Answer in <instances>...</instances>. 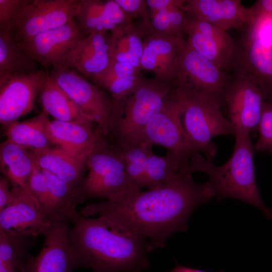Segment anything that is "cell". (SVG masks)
<instances>
[{
  "mask_svg": "<svg viewBox=\"0 0 272 272\" xmlns=\"http://www.w3.org/2000/svg\"><path fill=\"white\" fill-rule=\"evenodd\" d=\"M193 173L190 168L160 187L119 200L92 203L80 213L87 217L98 215L110 229L140 234L155 249L163 248L170 236L188 230L195 209L215 197L210 182H195Z\"/></svg>",
  "mask_w": 272,
  "mask_h": 272,
  "instance_id": "cell-1",
  "label": "cell"
},
{
  "mask_svg": "<svg viewBox=\"0 0 272 272\" xmlns=\"http://www.w3.org/2000/svg\"><path fill=\"white\" fill-rule=\"evenodd\" d=\"M71 222L69 242L83 267L93 272H144L150 267L148 255L155 248L146 237L110 229L99 218L77 211Z\"/></svg>",
  "mask_w": 272,
  "mask_h": 272,
  "instance_id": "cell-2",
  "label": "cell"
},
{
  "mask_svg": "<svg viewBox=\"0 0 272 272\" xmlns=\"http://www.w3.org/2000/svg\"><path fill=\"white\" fill-rule=\"evenodd\" d=\"M250 134L242 128H234L233 152L224 164L216 166L212 160L197 153L191 156L190 165L193 172H202L209 177L218 200L227 198L242 200L258 208L267 218H271L272 211L264 204L257 185L254 150Z\"/></svg>",
  "mask_w": 272,
  "mask_h": 272,
  "instance_id": "cell-3",
  "label": "cell"
},
{
  "mask_svg": "<svg viewBox=\"0 0 272 272\" xmlns=\"http://www.w3.org/2000/svg\"><path fill=\"white\" fill-rule=\"evenodd\" d=\"M177 88L182 103L181 119L186 140L196 153H202L212 161L218 150L212 139L233 135V126L213 98L185 85L177 84Z\"/></svg>",
  "mask_w": 272,
  "mask_h": 272,
  "instance_id": "cell-4",
  "label": "cell"
},
{
  "mask_svg": "<svg viewBox=\"0 0 272 272\" xmlns=\"http://www.w3.org/2000/svg\"><path fill=\"white\" fill-rule=\"evenodd\" d=\"M158 77H143L133 92L121 105L112 133L119 147L135 144L142 139L145 128L162 108L165 99L177 85Z\"/></svg>",
  "mask_w": 272,
  "mask_h": 272,
  "instance_id": "cell-5",
  "label": "cell"
},
{
  "mask_svg": "<svg viewBox=\"0 0 272 272\" xmlns=\"http://www.w3.org/2000/svg\"><path fill=\"white\" fill-rule=\"evenodd\" d=\"M89 173L77 190L78 202L89 198L123 199L141 191L130 179L120 153L104 151L87 164Z\"/></svg>",
  "mask_w": 272,
  "mask_h": 272,
  "instance_id": "cell-6",
  "label": "cell"
},
{
  "mask_svg": "<svg viewBox=\"0 0 272 272\" xmlns=\"http://www.w3.org/2000/svg\"><path fill=\"white\" fill-rule=\"evenodd\" d=\"M49 73L81 111L93 119L104 135L112 133L119 109L110 96L74 70L56 65L51 67Z\"/></svg>",
  "mask_w": 272,
  "mask_h": 272,
  "instance_id": "cell-7",
  "label": "cell"
},
{
  "mask_svg": "<svg viewBox=\"0 0 272 272\" xmlns=\"http://www.w3.org/2000/svg\"><path fill=\"white\" fill-rule=\"evenodd\" d=\"M80 0H33L18 14L5 32L18 43L75 19Z\"/></svg>",
  "mask_w": 272,
  "mask_h": 272,
  "instance_id": "cell-8",
  "label": "cell"
},
{
  "mask_svg": "<svg viewBox=\"0 0 272 272\" xmlns=\"http://www.w3.org/2000/svg\"><path fill=\"white\" fill-rule=\"evenodd\" d=\"M52 224L28 186L13 185L7 206L0 212V229L10 235H44Z\"/></svg>",
  "mask_w": 272,
  "mask_h": 272,
  "instance_id": "cell-9",
  "label": "cell"
},
{
  "mask_svg": "<svg viewBox=\"0 0 272 272\" xmlns=\"http://www.w3.org/2000/svg\"><path fill=\"white\" fill-rule=\"evenodd\" d=\"M176 81L178 85L209 96L221 106L231 79L214 62L189 47L186 42L179 55Z\"/></svg>",
  "mask_w": 272,
  "mask_h": 272,
  "instance_id": "cell-10",
  "label": "cell"
},
{
  "mask_svg": "<svg viewBox=\"0 0 272 272\" xmlns=\"http://www.w3.org/2000/svg\"><path fill=\"white\" fill-rule=\"evenodd\" d=\"M267 97L253 79L236 72L231 79L224 102L233 128H240L250 133L257 131Z\"/></svg>",
  "mask_w": 272,
  "mask_h": 272,
  "instance_id": "cell-11",
  "label": "cell"
},
{
  "mask_svg": "<svg viewBox=\"0 0 272 272\" xmlns=\"http://www.w3.org/2000/svg\"><path fill=\"white\" fill-rule=\"evenodd\" d=\"M182 103L177 85L166 97L162 108L146 125L142 140L169 151L196 153L188 143L183 130Z\"/></svg>",
  "mask_w": 272,
  "mask_h": 272,
  "instance_id": "cell-12",
  "label": "cell"
},
{
  "mask_svg": "<svg viewBox=\"0 0 272 272\" xmlns=\"http://www.w3.org/2000/svg\"><path fill=\"white\" fill-rule=\"evenodd\" d=\"M47 71L0 81V123L7 127L33 109Z\"/></svg>",
  "mask_w": 272,
  "mask_h": 272,
  "instance_id": "cell-13",
  "label": "cell"
},
{
  "mask_svg": "<svg viewBox=\"0 0 272 272\" xmlns=\"http://www.w3.org/2000/svg\"><path fill=\"white\" fill-rule=\"evenodd\" d=\"M85 37L76 20L41 33L25 43H18L30 58L45 67L58 65Z\"/></svg>",
  "mask_w": 272,
  "mask_h": 272,
  "instance_id": "cell-14",
  "label": "cell"
},
{
  "mask_svg": "<svg viewBox=\"0 0 272 272\" xmlns=\"http://www.w3.org/2000/svg\"><path fill=\"white\" fill-rule=\"evenodd\" d=\"M185 34L188 35L189 46L221 70L224 71L232 65L236 50L226 31L189 16Z\"/></svg>",
  "mask_w": 272,
  "mask_h": 272,
  "instance_id": "cell-15",
  "label": "cell"
},
{
  "mask_svg": "<svg viewBox=\"0 0 272 272\" xmlns=\"http://www.w3.org/2000/svg\"><path fill=\"white\" fill-rule=\"evenodd\" d=\"M186 42L184 36L145 33L140 68L165 81H176L180 52Z\"/></svg>",
  "mask_w": 272,
  "mask_h": 272,
  "instance_id": "cell-16",
  "label": "cell"
},
{
  "mask_svg": "<svg viewBox=\"0 0 272 272\" xmlns=\"http://www.w3.org/2000/svg\"><path fill=\"white\" fill-rule=\"evenodd\" d=\"M183 9L190 17L209 23L224 31H247L253 19L250 8L239 0H188Z\"/></svg>",
  "mask_w": 272,
  "mask_h": 272,
  "instance_id": "cell-17",
  "label": "cell"
},
{
  "mask_svg": "<svg viewBox=\"0 0 272 272\" xmlns=\"http://www.w3.org/2000/svg\"><path fill=\"white\" fill-rule=\"evenodd\" d=\"M69 228L52 226L43 235L44 241L39 254L31 256L26 263L24 272H72L82 267L70 246Z\"/></svg>",
  "mask_w": 272,
  "mask_h": 272,
  "instance_id": "cell-18",
  "label": "cell"
},
{
  "mask_svg": "<svg viewBox=\"0 0 272 272\" xmlns=\"http://www.w3.org/2000/svg\"><path fill=\"white\" fill-rule=\"evenodd\" d=\"M246 34L232 65L236 72L253 79L267 97L272 96V46L249 30Z\"/></svg>",
  "mask_w": 272,
  "mask_h": 272,
  "instance_id": "cell-19",
  "label": "cell"
},
{
  "mask_svg": "<svg viewBox=\"0 0 272 272\" xmlns=\"http://www.w3.org/2000/svg\"><path fill=\"white\" fill-rule=\"evenodd\" d=\"M108 38L106 33H101L83 37L58 66L77 70L84 76L94 80L110 63Z\"/></svg>",
  "mask_w": 272,
  "mask_h": 272,
  "instance_id": "cell-20",
  "label": "cell"
},
{
  "mask_svg": "<svg viewBox=\"0 0 272 272\" xmlns=\"http://www.w3.org/2000/svg\"><path fill=\"white\" fill-rule=\"evenodd\" d=\"M75 20L85 36L111 33L132 23L115 0H80Z\"/></svg>",
  "mask_w": 272,
  "mask_h": 272,
  "instance_id": "cell-21",
  "label": "cell"
},
{
  "mask_svg": "<svg viewBox=\"0 0 272 272\" xmlns=\"http://www.w3.org/2000/svg\"><path fill=\"white\" fill-rule=\"evenodd\" d=\"M185 1L146 0L149 16L141 20L138 26L143 34L152 33L171 36H182L188 22L183 9Z\"/></svg>",
  "mask_w": 272,
  "mask_h": 272,
  "instance_id": "cell-22",
  "label": "cell"
},
{
  "mask_svg": "<svg viewBox=\"0 0 272 272\" xmlns=\"http://www.w3.org/2000/svg\"><path fill=\"white\" fill-rule=\"evenodd\" d=\"M29 150L36 167L52 173L78 190L84 180L87 161L60 147Z\"/></svg>",
  "mask_w": 272,
  "mask_h": 272,
  "instance_id": "cell-23",
  "label": "cell"
},
{
  "mask_svg": "<svg viewBox=\"0 0 272 272\" xmlns=\"http://www.w3.org/2000/svg\"><path fill=\"white\" fill-rule=\"evenodd\" d=\"M50 130L54 144L87 161L101 130L93 124L76 121H50Z\"/></svg>",
  "mask_w": 272,
  "mask_h": 272,
  "instance_id": "cell-24",
  "label": "cell"
},
{
  "mask_svg": "<svg viewBox=\"0 0 272 272\" xmlns=\"http://www.w3.org/2000/svg\"><path fill=\"white\" fill-rule=\"evenodd\" d=\"M44 171L48 178V188L42 208L52 226H69L77 211V190L52 173Z\"/></svg>",
  "mask_w": 272,
  "mask_h": 272,
  "instance_id": "cell-25",
  "label": "cell"
},
{
  "mask_svg": "<svg viewBox=\"0 0 272 272\" xmlns=\"http://www.w3.org/2000/svg\"><path fill=\"white\" fill-rule=\"evenodd\" d=\"M144 76L140 70L132 65L110 61L106 70L93 81L106 90L120 109L122 104L133 92Z\"/></svg>",
  "mask_w": 272,
  "mask_h": 272,
  "instance_id": "cell-26",
  "label": "cell"
},
{
  "mask_svg": "<svg viewBox=\"0 0 272 272\" xmlns=\"http://www.w3.org/2000/svg\"><path fill=\"white\" fill-rule=\"evenodd\" d=\"M38 96L43 111L53 117L54 120L94 123L53 81L48 71H46Z\"/></svg>",
  "mask_w": 272,
  "mask_h": 272,
  "instance_id": "cell-27",
  "label": "cell"
},
{
  "mask_svg": "<svg viewBox=\"0 0 272 272\" xmlns=\"http://www.w3.org/2000/svg\"><path fill=\"white\" fill-rule=\"evenodd\" d=\"M50 120L43 111L26 121L14 122L6 127L7 139L29 149L55 148L50 130Z\"/></svg>",
  "mask_w": 272,
  "mask_h": 272,
  "instance_id": "cell-28",
  "label": "cell"
},
{
  "mask_svg": "<svg viewBox=\"0 0 272 272\" xmlns=\"http://www.w3.org/2000/svg\"><path fill=\"white\" fill-rule=\"evenodd\" d=\"M192 155L173 151H169L164 156L151 153L147 161L146 187L157 188L174 180L190 167V160Z\"/></svg>",
  "mask_w": 272,
  "mask_h": 272,
  "instance_id": "cell-29",
  "label": "cell"
},
{
  "mask_svg": "<svg viewBox=\"0 0 272 272\" xmlns=\"http://www.w3.org/2000/svg\"><path fill=\"white\" fill-rule=\"evenodd\" d=\"M0 167L13 185L25 187L35 164L28 148L7 139L0 145Z\"/></svg>",
  "mask_w": 272,
  "mask_h": 272,
  "instance_id": "cell-30",
  "label": "cell"
},
{
  "mask_svg": "<svg viewBox=\"0 0 272 272\" xmlns=\"http://www.w3.org/2000/svg\"><path fill=\"white\" fill-rule=\"evenodd\" d=\"M111 33L108 38L110 61L127 63L141 70L143 37L138 25L132 23Z\"/></svg>",
  "mask_w": 272,
  "mask_h": 272,
  "instance_id": "cell-31",
  "label": "cell"
},
{
  "mask_svg": "<svg viewBox=\"0 0 272 272\" xmlns=\"http://www.w3.org/2000/svg\"><path fill=\"white\" fill-rule=\"evenodd\" d=\"M37 63L8 33L0 32V81L35 73L40 70Z\"/></svg>",
  "mask_w": 272,
  "mask_h": 272,
  "instance_id": "cell-32",
  "label": "cell"
},
{
  "mask_svg": "<svg viewBox=\"0 0 272 272\" xmlns=\"http://www.w3.org/2000/svg\"><path fill=\"white\" fill-rule=\"evenodd\" d=\"M152 146L145 140L128 146L116 145L123 158L129 176L141 190L146 187L147 161L153 152Z\"/></svg>",
  "mask_w": 272,
  "mask_h": 272,
  "instance_id": "cell-33",
  "label": "cell"
},
{
  "mask_svg": "<svg viewBox=\"0 0 272 272\" xmlns=\"http://www.w3.org/2000/svg\"><path fill=\"white\" fill-rule=\"evenodd\" d=\"M29 237L8 234L0 229V262L24 272L25 265L31 256Z\"/></svg>",
  "mask_w": 272,
  "mask_h": 272,
  "instance_id": "cell-34",
  "label": "cell"
},
{
  "mask_svg": "<svg viewBox=\"0 0 272 272\" xmlns=\"http://www.w3.org/2000/svg\"><path fill=\"white\" fill-rule=\"evenodd\" d=\"M258 138L254 152L272 154V101H265L258 126Z\"/></svg>",
  "mask_w": 272,
  "mask_h": 272,
  "instance_id": "cell-35",
  "label": "cell"
},
{
  "mask_svg": "<svg viewBox=\"0 0 272 272\" xmlns=\"http://www.w3.org/2000/svg\"><path fill=\"white\" fill-rule=\"evenodd\" d=\"M33 0H0V32L7 30L20 11Z\"/></svg>",
  "mask_w": 272,
  "mask_h": 272,
  "instance_id": "cell-36",
  "label": "cell"
},
{
  "mask_svg": "<svg viewBox=\"0 0 272 272\" xmlns=\"http://www.w3.org/2000/svg\"><path fill=\"white\" fill-rule=\"evenodd\" d=\"M124 12L131 19H147L149 16V8L145 0H115Z\"/></svg>",
  "mask_w": 272,
  "mask_h": 272,
  "instance_id": "cell-37",
  "label": "cell"
},
{
  "mask_svg": "<svg viewBox=\"0 0 272 272\" xmlns=\"http://www.w3.org/2000/svg\"><path fill=\"white\" fill-rule=\"evenodd\" d=\"M253 21L272 18V0H259L249 8Z\"/></svg>",
  "mask_w": 272,
  "mask_h": 272,
  "instance_id": "cell-38",
  "label": "cell"
},
{
  "mask_svg": "<svg viewBox=\"0 0 272 272\" xmlns=\"http://www.w3.org/2000/svg\"><path fill=\"white\" fill-rule=\"evenodd\" d=\"M9 181L5 177L0 178V212L7 206L10 198Z\"/></svg>",
  "mask_w": 272,
  "mask_h": 272,
  "instance_id": "cell-39",
  "label": "cell"
},
{
  "mask_svg": "<svg viewBox=\"0 0 272 272\" xmlns=\"http://www.w3.org/2000/svg\"><path fill=\"white\" fill-rule=\"evenodd\" d=\"M169 272H208L198 269L187 267L176 263L175 266ZM218 272H224L221 270Z\"/></svg>",
  "mask_w": 272,
  "mask_h": 272,
  "instance_id": "cell-40",
  "label": "cell"
},
{
  "mask_svg": "<svg viewBox=\"0 0 272 272\" xmlns=\"http://www.w3.org/2000/svg\"><path fill=\"white\" fill-rule=\"evenodd\" d=\"M0 272H21L15 266L0 262Z\"/></svg>",
  "mask_w": 272,
  "mask_h": 272,
  "instance_id": "cell-41",
  "label": "cell"
}]
</instances>
